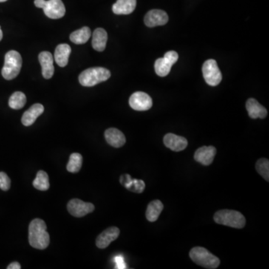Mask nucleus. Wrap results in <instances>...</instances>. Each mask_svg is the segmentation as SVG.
<instances>
[{"label": "nucleus", "mask_w": 269, "mask_h": 269, "mask_svg": "<svg viewBox=\"0 0 269 269\" xmlns=\"http://www.w3.org/2000/svg\"><path fill=\"white\" fill-rule=\"evenodd\" d=\"M256 169L258 174H260L267 182L269 181V161L262 158L259 159L256 163Z\"/></svg>", "instance_id": "nucleus-27"}, {"label": "nucleus", "mask_w": 269, "mask_h": 269, "mask_svg": "<svg viewBox=\"0 0 269 269\" xmlns=\"http://www.w3.org/2000/svg\"><path fill=\"white\" fill-rule=\"evenodd\" d=\"M216 148L213 146H204L194 153V160L204 165H210L213 163L216 155Z\"/></svg>", "instance_id": "nucleus-14"}, {"label": "nucleus", "mask_w": 269, "mask_h": 269, "mask_svg": "<svg viewBox=\"0 0 269 269\" xmlns=\"http://www.w3.org/2000/svg\"><path fill=\"white\" fill-rule=\"evenodd\" d=\"M91 29L89 27L85 26V27L71 33L70 39L74 44H86L89 41V38H91Z\"/></svg>", "instance_id": "nucleus-23"}, {"label": "nucleus", "mask_w": 269, "mask_h": 269, "mask_svg": "<svg viewBox=\"0 0 269 269\" xmlns=\"http://www.w3.org/2000/svg\"><path fill=\"white\" fill-rule=\"evenodd\" d=\"M44 112V106L40 103H35L23 114L22 119H21L23 124L26 126H31Z\"/></svg>", "instance_id": "nucleus-16"}, {"label": "nucleus", "mask_w": 269, "mask_h": 269, "mask_svg": "<svg viewBox=\"0 0 269 269\" xmlns=\"http://www.w3.org/2000/svg\"><path fill=\"white\" fill-rule=\"evenodd\" d=\"M71 53V48L67 44L58 45L55 48L54 59L60 67L64 68L68 64L70 55Z\"/></svg>", "instance_id": "nucleus-19"}, {"label": "nucleus", "mask_w": 269, "mask_h": 269, "mask_svg": "<svg viewBox=\"0 0 269 269\" xmlns=\"http://www.w3.org/2000/svg\"><path fill=\"white\" fill-rule=\"evenodd\" d=\"M136 7V0H117L113 5L112 11L115 15H130Z\"/></svg>", "instance_id": "nucleus-20"}, {"label": "nucleus", "mask_w": 269, "mask_h": 269, "mask_svg": "<svg viewBox=\"0 0 269 269\" xmlns=\"http://www.w3.org/2000/svg\"><path fill=\"white\" fill-rule=\"evenodd\" d=\"M43 10L45 15L50 19H59L65 15L66 9L61 0H48Z\"/></svg>", "instance_id": "nucleus-10"}, {"label": "nucleus", "mask_w": 269, "mask_h": 269, "mask_svg": "<svg viewBox=\"0 0 269 269\" xmlns=\"http://www.w3.org/2000/svg\"><path fill=\"white\" fill-rule=\"evenodd\" d=\"M8 269H21V264L18 262H12L9 266L7 267Z\"/></svg>", "instance_id": "nucleus-33"}, {"label": "nucleus", "mask_w": 269, "mask_h": 269, "mask_svg": "<svg viewBox=\"0 0 269 269\" xmlns=\"http://www.w3.org/2000/svg\"><path fill=\"white\" fill-rule=\"evenodd\" d=\"M119 235L120 230L117 227H109L97 236L96 245L100 249L106 248L113 241L118 238Z\"/></svg>", "instance_id": "nucleus-12"}, {"label": "nucleus", "mask_w": 269, "mask_h": 269, "mask_svg": "<svg viewBox=\"0 0 269 269\" xmlns=\"http://www.w3.org/2000/svg\"><path fill=\"white\" fill-rule=\"evenodd\" d=\"M129 106L136 111L149 110L153 106V100L148 94L137 91L132 94L129 100Z\"/></svg>", "instance_id": "nucleus-9"}, {"label": "nucleus", "mask_w": 269, "mask_h": 269, "mask_svg": "<svg viewBox=\"0 0 269 269\" xmlns=\"http://www.w3.org/2000/svg\"><path fill=\"white\" fill-rule=\"evenodd\" d=\"M189 256L193 262L204 268H217L220 265V259L203 247H193Z\"/></svg>", "instance_id": "nucleus-5"}, {"label": "nucleus", "mask_w": 269, "mask_h": 269, "mask_svg": "<svg viewBox=\"0 0 269 269\" xmlns=\"http://www.w3.org/2000/svg\"><path fill=\"white\" fill-rule=\"evenodd\" d=\"M83 165V157L81 154L74 153L70 157L67 165V170L71 173H77L80 171Z\"/></svg>", "instance_id": "nucleus-26"}, {"label": "nucleus", "mask_w": 269, "mask_h": 269, "mask_svg": "<svg viewBox=\"0 0 269 269\" xmlns=\"http://www.w3.org/2000/svg\"><path fill=\"white\" fill-rule=\"evenodd\" d=\"M178 53L175 51H169L164 55L163 58H158L155 62L156 74L159 77H165L169 74L171 67L178 60Z\"/></svg>", "instance_id": "nucleus-7"}, {"label": "nucleus", "mask_w": 269, "mask_h": 269, "mask_svg": "<svg viewBox=\"0 0 269 269\" xmlns=\"http://www.w3.org/2000/svg\"><path fill=\"white\" fill-rule=\"evenodd\" d=\"M3 32H2L1 27H0V41H2V39H3Z\"/></svg>", "instance_id": "nucleus-34"}, {"label": "nucleus", "mask_w": 269, "mask_h": 269, "mask_svg": "<svg viewBox=\"0 0 269 269\" xmlns=\"http://www.w3.org/2000/svg\"><path fill=\"white\" fill-rule=\"evenodd\" d=\"M68 210L74 217L81 218L92 213L94 210V205L80 199H73L68 204Z\"/></svg>", "instance_id": "nucleus-8"}, {"label": "nucleus", "mask_w": 269, "mask_h": 269, "mask_svg": "<svg viewBox=\"0 0 269 269\" xmlns=\"http://www.w3.org/2000/svg\"><path fill=\"white\" fill-rule=\"evenodd\" d=\"M246 109L249 116L252 119H264L266 117L267 114H268L266 109L260 105L257 100L253 98H250L247 100Z\"/></svg>", "instance_id": "nucleus-18"}, {"label": "nucleus", "mask_w": 269, "mask_h": 269, "mask_svg": "<svg viewBox=\"0 0 269 269\" xmlns=\"http://www.w3.org/2000/svg\"><path fill=\"white\" fill-rule=\"evenodd\" d=\"M202 72L204 80L209 86H216L222 82V74L216 60L209 59L206 61L203 65Z\"/></svg>", "instance_id": "nucleus-6"}, {"label": "nucleus", "mask_w": 269, "mask_h": 269, "mask_svg": "<svg viewBox=\"0 0 269 269\" xmlns=\"http://www.w3.org/2000/svg\"><path fill=\"white\" fill-rule=\"evenodd\" d=\"M22 57L19 52L11 50L5 56V64L2 70V75L6 80L16 78L22 68Z\"/></svg>", "instance_id": "nucleus-3"}, {"label": "nucleus", "mask_w": 269, "mask_h": 269, "mask_svg": "<svg viewBox=\"0 0 269 269\" xmlns=\"http://www.w3.org/2000/svg\"><path fill=\"white\" fill-rule=\"evenodd\" d=\"M40 64L42 68V75L46 80L51 79L53 76L55 68L53 66V56L47 51L41 52L38 55Z\"/></svg>", "instance_id": "nucleus-15"}, {"label": "nucleus", "mask_w": 269, "mask_h": 269, "mask_svg": "<svg viewBox=\"0 0 269 269\" xmlns=\"http://www.w3.org/2000/svg\"><path fill=\"white\" fill-rule=\"evenodd\" d=\"M163 142L167 148L175 152L183 151L188 146V141L185 138L173 133L165 134Z\"/></svg>", "instance_id": "nucleus-13"}, {"label": "nucleus", "mask_w": 269, "mask_h": 269, "mask_svg": "<svg viewBox=\"0 0 269 269\" xmlns=\"http://www.w3.org/2000/svg\"><path fill=\"white\" fill-rule=\"evenodd\" d=\"M214 221L222 225L233 228H243L246 224L245 216L238 211L230 210H219L214 215Z\"/></svg>", "instance_id": "nucleus-4"}, {"label": "nucleus", "mask_w": 269, "mask_h": 269, "mask_svg": "<svg viewBox=\"0 0 269 269\" xmlns=\"http://www.w3.org/2000/svg\"><path fill=\"white\" fill-rule=\"evenodd\" d=\"M49 233L46 232V225L44 221L35 219L31 222L29 227V242L34 248L44 250L49 246Z\"/></svg>", "instance_id": "nucleus-1"}, {"label": "nucleus", "mask_w": 269, "mask_h": 269, "mask_svg": "<svg viewBox=\"0 0 269 269\" xmlns=\"http://www.w3.org/2000/svg\"><path fill=\"white\" fill-rule=\"evenodd\" d=\"M26 103V97L21 91H16L11 96L9 99V105L12 109H21Z\"/></svg>", "instance_id": "nucleus-25"}, {"label": "nucleus", "mask_w": 269, "mask_h": 269, "mask_svg": "<svg viewBox=\"0 0 269 269\" xmlns=\"http://www.w3.org/2000/svg\"><path fill=\"white\" fill-rule=\"evenodd\" d=\"M168 22V16L166 12L162 10L150 11L145 17V23L150 28L156 26H163Z\"/></svg>", "instance_id": "nucleus-11"}, {"label": "nucleus", "mask_w": 269, "mask_h": 269, "mask_svg": "<svg viewBox=\"0 0 269 269\" xmlns=\"http://www.w3.org/2000/svg\"><path fill=\"white\" fill-rule=\"evenodd\" d=\"M45 3H46V0H35V5L37 8L39 9H42L44 7Z\"/></svg>", "instance_id": "nucleus-32"}, {"label": "nucleus", "mask_w": 269, "mask_h": 269, "mask_svg": "<svg viewBox=\"0 0 269 269\" xmlns=\"http://www.w3.org/2000/svg\"><path fill=\"white\" fill-rule=\"evenodd\" d=\"M105 138L109 145L114 148L123 147L126 143V138L121 131L116 128H109L105 132Z\"/></svg>", "instance_id": "nucleus-17"}, {"label": "nucleus", "mask_w": 269, "mask_h": 269, "mask_svg": "<svg viewBox=\"0 0 269 269\" xmlns=\"http://www.w3.org/2000/svg\"><path fill=\"white\" fill-rule=\"evenodd\" d=\"M7 0H0V3H4V2H6Z\"/></svg>", "instance_id": "nucleus-35"}, {"label": "nucleus", "mask_w": 269, "mask_h": 269, "mask_svg": "<svg viewBox=\"0 0 269 269\" xmlns=\"http://www.w3.org/2000/svg\"><path fill=\"white\" fill-rule=\"evenodd\" d=\"M111 72L104 68H91L83 71L79 77V82L85 87H93L109 80Z\"/></svg>", "instance_id": "nucleus-2"}, {"label": "nucleus", "mask_w": 269, "mask_h": 269, "mask_svg": "<svg viewBox=\"0 0 269 269\" xmlns=\"http://www.w3.org/2000/svg\"><path fill=\"white\" fill-rule=\"evenodd\" d=\"M125 188L129 191L134 193H142L145 188V183L142 179H132L129 185Z\"/></svg>", "instance_id": "nucleus-28"}, {"label": "nucleus", "mask_w": 269, "mask_h": 269, "mask_svg": "<svg viewBox=\"0 0 269 269\" xmlns=\"http://www.w3.org/2000/svg\"><path fill=\"white\" fill-rule=\"evenodd\" d=\"M11 187V179L5 172H0V188L8 191Z\"/></svg>", "instance_id": "nucleus-29"}, {"label": "nucleus", "mask_w": 269, "mask_h": 269, "mask_svg": "<svg viewBox=\"0 0 269 269\" xmlns=\"http://www.w3.org/2000/svg\"><path fill=\"white\" fill-rule=\"evenodd\" d=\"M49 181L48 174L44 171L37 173L36 177L33 181V186L40 191H46L49 188Z\"/></svg>", "instance_id": "nucleus-24"}, {"label": "nucleus", "mask_w": 269, "mask_h": 269, "mask_svg": "<svg viewBox=\"0 0 269 269\" xmlns=\"http://www.w3.org/2000/svg\"><path fill=\"white\" fill-rule=\"evenodd\" d=\"M115 262L117 263V268H125V264L122 256H119L115 258Z\"/></svg>", "instance_id": "nucleus-31"}, {"label": "nucleus", "mask_w": 269, "mask_h": 269, "mask_svg": "<svg viewBox=\"0 0 269 269\" xmlns=\"http://www.w3.org/2000/svg\"><path fill=\"white\" fill-rule=\"evenodd\" d=\"M132 179V177L129 174H123L120 178V184L123 185V186L126 187V185H129V182H131Z\"/></svg>", "instance_id": "nucleus-30"}, {"label": "nucleus", "mask_w": 269, "mask_h": 269, "mask_svg": "<svg viewBox=\"0 0 269 269\" xmlns=\"http://www.w3.org/2000/svg\"><path fill=\"white\" fill-rule=\"evenodd\" d=\"M108 35L105 29L98 28L93 32L92 46L96 51L103 52L106 49Z\"/></svg>", "instance_id": "nucleus-21"}, {"label": "nucleus", "mask_w": 269, "mask_h": 269, "mask_svg": "<svg viewBox=\"0 0 269 269\" xmlns=\"http://www.w3.org/2000/svg\"><path fill=\"white\" fill-rule=\"evenodd\" d=\"M163 204L159 200H153L150 203L146 211V218L149 222H154L159 219L163 210Z\"/></svg>", "instance_id": "nucleus-22"}]
</instances>
